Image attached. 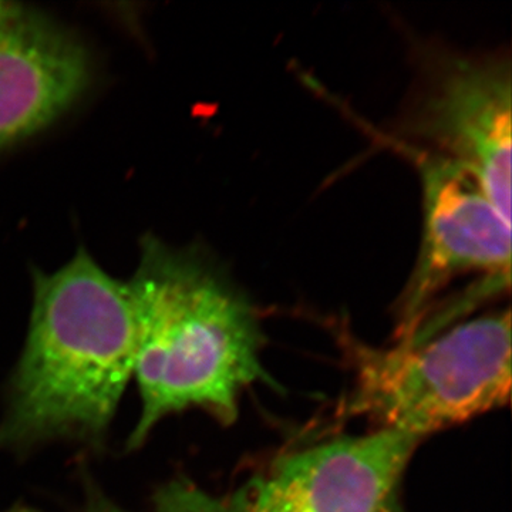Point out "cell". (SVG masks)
Returning a JSON list of instances; mask_svg holds the SVG:
<instances>
[{"label": "cell", "mask_w": 512, "mask_h": 512, "mask_svg": "<svg viewBox=\"0 0 512 512\" xmlns=\"http://www.w3.org/2000/svg\"><path fill=\"white\" fill-rule=\"evenodd\" d=\"M134 359L127 282L84 248L52 274L33 272L28 336L3 396L0 453L28 456L57 443L103 453Z\"/></svg>", "instance_id": "obj_1"}, {"label": "cell", "mask_w": 512, "mask_h": 512, "mask_svg": "<svg viewBox=\"0 0 512 512\" xmlns=\"http://www.w3.org/2000/svg\"><path fill=\"white\" fill-rule=\"evenodd\" d=\"M127 286L141 396L128 451L140 450L160 421L185 410L234 423L245 390L274 386L262 365L265 339L255 306L204 252L147 235Z\"/></svg>", "instance_id": "obj_2"}, {"label": "cell", "mask_w": 512, "mask_h": 512, "mask_svg": "<svg viewBox=\"0 0 512 512\" xmlns=\"http://www.w3.org/2000/svg\"><path fill=\"white\" fill-rule=\"evenodd\" d=\"M330 330L352 373L339 416L424 440L510 400V309L390 348L367 345L342 320Z\"/></svg>", "instance_id": "obj_3"}, {"label": "cell", "mask_w": 512, "mask_h": 512, "mask_svg": "<svg viewBox=\"0 0 512 512\" xmlns=\"http://www.w3.org/2000/svg\"><path fill=\"white\" fill-rule=\"evenodd\" d=\"M423 441L376 429L289 448L234 490L211 494L174 478L154 494L157 512H407L403 483Z\"/></svg>", "instance_id": "obj_4"}, {"label": "cell", "mask_w": 512, "mask_h": 512, "mask_svg": "<svg viewBox=\"0 0 512 512\" xmlns=\"http://www.w3.org/2000/svg\"><path fill=\"white\" fill-rule=\"evenodd\" d=\"M413 67L394 133L387 137L466 168L511 221L510 52L421 42L414 47Z\"/></svg>", "instance_id": "obj_5"}, {"label": "cell", "mask_w": 512, "mask_h": 512, "mask_svg": "<svg viewBox=\"0 0 512 512\" xmlns=\"http://www.w3.org/2000/svg\"><path fill=\"white\" fill-rule=\"evenodd\" d=\"M419 174L423 227L416 264L396 305V343L410 342L434 303L466 276L497 292L511 284V221L473 174L453 161L382 136Z\"/></svg>", "instance_id": "obj_6"}, {"label": "cell", "mask_w": 512, "mask_h": 512, "mask_svg": "<svg viewBox=\"0 0 512 512\" xmlns=\"http://www.w3.org/2000/svg\"><path fill=\"white\" fill-rule=\"evenodd\" d=\"M92 73L79 37L45 13L0 0V150L55 123Z\"/></svg>", "instance_id": "obj_7"}, {"label": "cell", "mask_w": 512, "mask_h": 512, "mask_svg": "<svg viewBox=\"0 0 512 512\" xmlns=\"http://www.w3.org/2000/svg\"><path fill=\"white\" fill-rule=\"evenodd\" d=\"M83 512H130L104 493L89 476L84 477V507Z\"/></svg>", "instance_id": "obj_8"}, {"label": "cell", "mask_w": 512, "mask_h": 512, "mask_svg": "<svg viewBox=\"0 0 512 512\" xmlns=\"http://www.w3.org/2000/svg\"><path fill=\"white\" fill-rule=\"evenodd\" d=\"M0 512H40L35 507H30L28 504L16 503L12 507L6 508V510Z\"/></svg>", "instance_id": "obj_9"}]
</instances>
